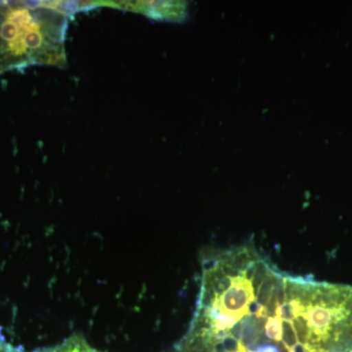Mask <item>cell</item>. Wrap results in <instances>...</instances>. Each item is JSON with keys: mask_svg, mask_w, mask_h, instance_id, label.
I'll return each instance as SVG.
<instances>
[{"mask_svg": "<svg viewBox=\"0 0 352 352\" xmlns=\"http://www.w3.org/2000/svg\"><path fill=\"white\" fill-rule=\"evenodd\" d=\"M189 335L230 338L245 352H352V285L278 270L252 245L204 259Z\"/></svg>", "mask_w": 352, "mask_h": 352, "instance_id": "obj_1", "label": "cell"}, {"mask_svg": "<svg viewBox=\"0 0 352 352\" xmlns=\"http://www.w3.org/2000/svg\"><path fill=\"white\" fill-rule=\"evenodd\" d=\"M68 16L48 1H0V76L34 65L65 68Z\"/></svg>", "mask_w": 352, "mask_h": 352, "instance_id": "obj_2", "label": "cell"}, {"mask_svg": "<svg viewBox=\"0 0 352 352\" xmlns=\"http://www.w3.org/2000/svg\"><path fill=\"white\" fill-rule=\"evenodd\" d=\"M103 6L124 9V10L132 11V12L146 14L155 19L178 20L185 12V6L178 3V2L110 1L104 2Z\"/></svg>", "mask_w": 352, "mask_h": 352, "instance_id": "obj_3", "label": "cell"}]
</instances>
